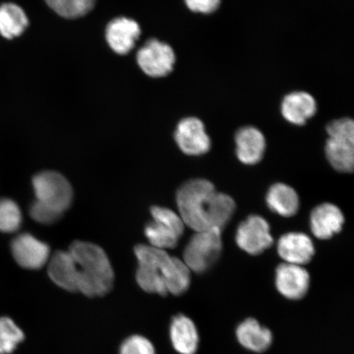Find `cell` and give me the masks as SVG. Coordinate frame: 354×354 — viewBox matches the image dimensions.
<instances>
[{"label":"cell","instance_id":"1","mask_svg":"<svg viewBox=\"0 0 354 354\" xmlns=\"http://www.w3.org/2000/svg\"><path fill=\"white\" fill-rule=\"evenodd\" d=\"M176 203L185 225L196 232L210 229L221 231L236 210L233 198L216 192L214 184L205 179L189 180L181 185Z\"/></svg>","mask_w":354,"mask_h":354},{"label":"cell","instance_id":"2","mask_svg":"<svg viewBox=\"0 0 354 354\" xmlns=\"http://www.w3.org/2000/svg\"><path fill=\"white\" fill-rule=\"evenodd\" d=\"M135 254L138 260L136 281L144 291L179 296L189 290L192 274L183 260L147 245L136 246Z\"/></svg>","mask_w":354,"mask_h":354},{"label":"cell","instance_id":"3","mask_svg":"<svg viewBox=\"0 0 354 354\" xmlns=\"http://www.w3.org/2000/svg\"><path fill=\"white\" fill-rule=\"evenodd\" d=\"M77 273V292L87 297H101L113 289L114 272L102 248L95 243L75 241L69 248Z\"/></svg>","mask_w":354,"mask_h":354},{"label":"cell","instance_id":"4","mask_svg":"<svg viewBox=\"0 0 354 354\" xmlns=\"http://www.w3.org/2000/svg\"><path fill=\"white\" fill-rule=\"evenodd\" d=\"M329 138L326 144L327 160L336 171L348 174L354 165V122L351 118H340L326 127Z\"/></svg>","mask_w":354,"mask_h":354},{"label":"cell","instance_id":"5","mask_svg":"<svg viewBox=\"0 0 354 354\" xmlns=\"http://www.w3.org/2000/svg\"><path fill=\"white\" fill-rule=\"evenodd\" d=\"M35 202L62 216L73 202V192L68 180L56 171H43L32 179Z\"/></svg>","mask_w":354,"mask_h":354},{"label":"cell","instance_id":"6","mask_svg":"<svg viewBox=\"0 0 354 354\" xmlns=\"http://www.w3.org/2000/svg\"><path fill=\"white\" fill-rule=\"evenodd\" d=\"M221 234V230L210 229L190 239L183 254V262L190 272H205L216 262L223 250Z\"/></svg>","mask_w":354,"mask_h":354},{"label":"cell","instance_id":"7","mask_svg":"<svg viewBox=\"0 0 354 354\" xmlns=\"http://www.w3.org/2000/svg\"><path fill=\"white\" fill-rule=\"evenodd\" d=\"M150 212L153 221L146 225L145 230L150 246L163 250L174 249L185 232L183 219L167 207L153 206Z\"/></svg>","mask_w":354,"mask_h":354},{"label":"cell","instance_id":"8","mask_svg":"<svg viewBox=\"0 0 354 354\" xmlns=\"http://www.w3.org/2000/svg\"><path fill=\"white\" fill-rule=\"evenodd\" d=\"M175 62V52L169 44L155 39L146 42L137 54L140 68L151 77L167 76L174 70Z\"/></svg>","mask_w":354,"mask_h":354},{"label":"cell","instance_id":"9","mask_svg":"<svg viewBox=\"0 0 354 354\" xmlns=\"http://www.w3.org/2000/svg\"><path fill=\"white\" fill-rule=\"evenodd\" d=\"M236 241L239 247L251 255H259L273 245L270 225L262 216L252 215L239 225Z\"/></svg>","mask_w":354,"mask_h":354},{"label":"cell","instance_id":"10","mask_svg":"<svg viewBox=\"0 0 354 354\" xmlns=\"http://www.w3.org/2000/svg\"><path fill=\"white\" fill-rule=\"evenodd\" d=\"M175 140L181 151L190 156L205 154L211 148L205 124L197 118L183 119L176 127Z\"/></svg>","mask_w":354,"mask_h":354},{"label":"cell","instance_id":"11","mask_svg":"<svg viewBox=\"0 0 354 354\" xmlns=\"http://www.w3.org/2000/svg\"><path fill=\"white\" fill-rule=\"evenodd\" d=\"M11 250L16 262L26 269H41L50 260V246L28 233L17 236L11 243Z\"/></svg>","mask_w":354,"mask_h":354},{"label":"cell","instance_id":"12","mask_svg":"<svg viewBox=\"0 0 354 354\" xmlns=\"http://www.w3.org/2000/svg\"><path fill=\"white\" fill-rule=\"evenodd\" d=\"M275 284L283 297L289 300H300L308 294L309 273L302 266L281 263L276 270Z\"/></svg>","mask_w":354,"mask_h":354},{"label":"cell","instance_id":"13","mask_svg":"<svg viewBox=\"0 0 354 354\" xmlns=\"http://www.w3.org/2000/svg\"><path fill=\"white\" fill-rule=\"evenodd\" d=\"M236 338L243 348L254 353L267 352L274 342L271 329L253 317L246 318L239 323Z\"/></svg>","mask_w":354,"mask_h":354},{"label":"cell","instance_id":"14","mask_svg":"<svg viewBox=\"0 0 354 354\" xmlns=\"http://www.w3.org/2000/svg\"><path fill=\"white\" fill-rule=\"evenodd\" d=\"M169 335L172 347L179 354H196L201 335L198 327L192 318L185 314H177L172 318Z\"/></svg>","mask_w":354,"mask_h":354},{"label":"cell","instance_id":"15","mask_svg":"<svg viewBox=\"0 0 354 354\" xmlns=\"http://www.w3.org/2000/svg\"><path fill=\"white\" fill-rule=\"evenodd\" d=\"M277 251L286 263L302 266L311 261L315 248L307 234L290 232L280 238L277 243Z\"/></svg>","mask_w":354,"mask_h":354},{"label":"cell","instance_id":"16","mask_svg":"<svg viewBox=\"0 0 354 354\" xmlns=\"http://www.w3.org/2000/svg\"><path fill=\"white\" fill-rule=\"evenodd\" d=\"M140 33V26L135 20L118 17L107 26L106 39L115 53L127 55L134 48Z\"/></svg>","mask_w":354,"mask_h":354},{"label":"cell","instance_id":"17","mask_svg":"<svg viewBox=\"0 0 354 354\" xmlns=\"http://www.w3.org/2000/svg\"><path fill=\"white\" fill-rule=\"evenodd\" d=\"M344 216L342 210L332 203H323L312 212L310 216L311 231L319 240H328L342 232Z\"/></svg>","mask_w":354,"mask_h":354},{"label":"cell","instance_id":"18","mask_svg":"<svg viewBox=\"0 0 354 354\" xmlns=\"http://www.w3.org/2000/svg\"><path fill=\"white\" fill-rule=\"evenodd\" d=\"M236 155L243 165H255L263 157L266 140L262 132L254 127L241 128L234 137Z\"/></svg>","mask_w":354,"mask_h":354},{"label":"cell","instance_id":"19","mask_svg":"<svg viewBox=\"0 0 354 354\" xmlns=\"http://www.w3.org/2000/svg\"><path fill=\"white\" fill-rule=\"evenodd\" d=\"M317 112L315 99L307 92H292L283 99L281 113L287 122L302 126Z\"/></svg>","mask_w":354,"mask_h":354},{"label":"cell","instance_id":"20","mask_svg":"<svg viewBox=\"0 0 354 354\" xmlns=\"http://www.w3.org/2000/svg\"><path fill=\"white\" fill-rule=\"evenodd\" d=\"M48 277L55 285L66 291L77 292V273L69 251H57L48 266Z\"/></svg>","mask_w":354,"mask_h":354},{"label":"cell","instance_id":"21","mask_svg":"<svg viewBox=\"0 0 354 354\" xmlns=\"http://www.w3.org/2000/svg\"><path fill=\"white\" fill-rule=\"evenodd\" d=\"M269 209L277 214L290 218L299 210V198L297 192L286 184L272 185L266 197Z\"/></svg>","mask_w":354,"mask_h":354},{"label":"cell","instance_id":"22","mask_svg":"<svg viewBox=\"0 0 354 354\" xmlns=\"http://www.w3.org/2000/svg\"><path fill=\"white\" fill-rule=\"evenodd\" d=\"M29 20L22 8L13 3L0 6V35L8 39L20 37L28 28Z\"/></svg>","mask_w":354,"mask_h":354},{"label":"cell","instance_id":"23","mask_svg":"<svg viewBox=\"0 0 354 354\" xmlns=\"http://www.w3.org/2000/svg\"><path fill=\"white\" fill-rule=\"evenodd\" d=\"M48 6L65 19H78L94 8L96 0H46Z\"/></svg>","mask_w":354,"mask_h":354},{"label":"cell","instance_id":"24","mask_svg":"<svg viewBox=\"0 0 354 354\" xmlns=\"http://www.w3.org/2000/svg\"><path fill=\"white\" fill-rule=\"evenodd\" d=\"M25 339V335L15 321L0 317V354H10Z\"/></svg>","mask_w":354,"mask_h":354},{"label":"cell","instance_id":"25","mask_svg":"<svg viewBox=\"0 0 354 354\" xmlns=\"http://www.w3.org/2000/svg\"><path fill=\"white\" fill-rule=\"evenodd\" d=\"M21 223L19 206L10 198H0V232H15L20 228Z\"/></svg>","mask_w":354,"mask_h":354},{"label":"cell","instance_id":"26","mask_svg":"<svg viewBox=\"0 0 354 354\" xmlns=\"http://www.w3.org/2000/svg\"><path fill=\"white\" fill-rule=\"evenodd\" d=\"M120 354H156L153 344L145 336L134 335L122 342Z\"/></svg>","mask_w":354,"mask_h":354},{"label":"cell","instance_id":"27","mask_svg":"<svg viewBox=\"0 0 354 354\" xmlns=\"http://www.w3.org/2000/svg\"><path fill=\"white\" fill-rule=\"evenodd\" d=\"M30 215L37 223L46 225L55 223L61 218V216L48 210L37 202H34L30 206Z\"/></svg>","mask_w":354,"mask_h":354},{"label":"cell","instance_id":"28","mask_svg":"<svg viewBox=\"0 0 354 354\" xmlns=\"http://www.w3.org/2000/svg\"><path fill=\"white\" fill-rule=\"evenodd\" d=\"M221 0H185L189 10L194 12L210 15L220 6Z\"/></svg>","mask_w":354,"mask_h":354}]
</instances>
